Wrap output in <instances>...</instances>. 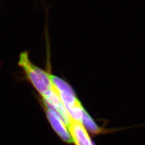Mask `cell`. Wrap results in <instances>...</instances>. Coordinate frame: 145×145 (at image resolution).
<instances>
[{
	"mask_svg": "<svg viewBox=\"0 0 145 145\" xmlns=\"http://www.w3.org/2000/svg\"><path fill=\"white\" fill-rule=\"evenodd\" d=\"M47 70H44L36 66L31 61L29 53L22 52L19 58L18 65L23 70L25 77L39 93L41 97L47 95L53 89V85L50 78V62L47 57Z\"/></svg>",
	"mask_w": 145,
	"mask_h": 145,
	"instance_id": "obj_1",
	"label": "cell"
},
{
	"mask_svg": "<svg viewBox=\"0 0 145 145\" xmlns=\"http://www.w3.org/2000/svg\"><path fill=\"white\" fill-rule=\"evenodd\" d=\"M43 105L48 120L54 132L63 142L68 144H72V139L65 122L51 108H50L45 104L43 103Z\"/></svg>",
	"mask_w": 145,
	"mask_h": 145,
	"instance_id": "obj_2",
	"label": "cell"
},
{
	"mask_svg": "<svg viewBox=\"0 0 145 145\" xmlns=\"http://www.w3.org/2000/svg\"><path fill=\"white\" fill-rule=\"evenodd\" d=\"M74 145H95L82 122L71 118L67 125Z\"/></svg>",
	"mask_w": 145,
	"mask_h": 145,
	"instance_id": "obj_3",
	"label": "cell"
},
{
	"mask_svg": "<svg viewBox=\"0 0 145 145\" xmlns=\"http://www.w3.org/2000/svg\"><path fill=\"white\" fill-rule=\"evenodd\" d=\"M82 122L87 130L94 134H97L102 132L101 128H100L96 124L92 118L86 111H84Z\"/></svg>",
	"mask_w": 145,
	"mask_h": 145,
	"instance_id": "obj_4",
	"label": "cell"
}]
</instances>
